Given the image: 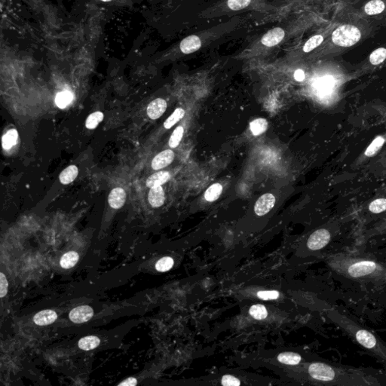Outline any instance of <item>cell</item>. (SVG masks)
I'll return each instance as SVG.
<instances>
[{
	"label": "cell",
	"mask_w": 386,
	"mask_h": 386,
	"mask_svg": "<svg viewBox=\"0 0 386 386\" xmlns=\"http://www.w3.org/2000/svg\"><path fill=\"white\" fill-rule=\"evenodd\" d=\"M308 372L314 380L335 385H379L373 381V377L363 372L333 367L321 362L311 364Z\"/></svg>",
	"instance_id": "cell-1"
},
{
	"label": "cell",
	"mask_w": 386,
	"mask_h": 386,
	"mask_svg": "<svg viewBox=\"0 0 386 386\" xmlns=\"http://www.w3.org/2000/svg\"><path fill=\"white\" fill-rule=\"evenodd\" d=\"M328 315L335 323L340 325V327L350 335L362 347L386 361V346L374 333L360 327L353 320L346 316H343L336 310L330 311Z\"/></svg>",
	"instance_id": "cell-2"
},
{
	"label": "cell",
	"mask_w": 386,
	"mask_h": 386,
	"mask_svg": "<svg viewBox=\"0 0 386 386\" xmlns=\"http://www.w3.org/2000/svg\"><path fill=\"white\" fill-rule=\"evenodd\" d=\"M332 265L339 273L351 279H370L386 274L384 266L370 259L336 257L333 259Z\"/></svg>",
	"instance_id": "cell-3"
},
{
	"label": "cell",
	"mask_w": 386,
	"mask_h": 386,
	"mask_svg": "<svg viewBox=\"0 0 386 386\" xmlns=\"http://www.w3.org/2000/svg\"><path fill=\"white\" fill-rule=\"evenodd\" d=\"M361 33L358 28L353 25H343L337 28L332 35L333 42L336 45L350 47L360 40Z\"/></svg>",
	"instance_id": "cell-4"
},
{
	"label": "cell",
	"mask_w": 386,
	"mask_h": 386,
	"mask_svg": "<svg viewBox=\"0 0 386 386\" xmlns=\"http://www.w3.org/2000/svg\"><path fill=\"white\" fill-rule=\"evenodd\" d=\"M331 235L327 229L321 228L311 235L307 241L308 248L312 251L322 249L330 242Z\"/></svg>",
	"instance_id": "cell-5"
},
{
	"label": "cell",
	"mask_w": 386,
	"mask_h": 386,
	"mask_svg": "<svg viewBox=\"0 0 386 386\" xmlns=\"http://www.w3.org/2000/svg\"><path fill=\"white\" fill-rule=\"evenodd\" d=\"M94 316V311L89 306H81L75 308L69 312V319L73 323H82L89 322Z\"/></svg>",
	"instance_id": "cell-6"
},
{
	"label": "cell",
	"mask_w": 386,
	"mask_h": 386,
	"mask_svg": "<svg viewBox=\"0 0 386 386\" xmlns=\"http://www.w3.org/2000/svg\"><path fill=\"white\" fill-rule=\"evenodd\" d=\"M275 203V197L271 193H266L259 197L255 205V211L257 215L263 216L268 214L273 208Z\"/></svg>",
	"instance_id": "cell-7"
},
{
	"label": "cell",
	"mask_w": 386,
	"mask_h": 386,
	"mask_svg": "<svg viewBox=\"0 0 386 386\" xmlns=\"http://www.w3.org/2000/svg\"><path fill=\"white\" fill-rule=\"evenodd\" d=\"M285 31L280 28H275L266 32L262 36L261 42L267 47H273L278 45L283 40L285 37Z\"/></svg>",
	"instance_id": "cell-8"
},
{
	"label": "cell",
	"mask_w": 386,
	"mask_h": 386,
	"mask_svg": "<svg viewBox=\"0 0 386 386\" xmlns=\"http://www.w3.org/2000/svg\"><path fill=\"white\" fill-rule=\"evenodd\" d=\"M174 160V153L172 150H167L161 152L153 159L152 167L154 170H160L167 167Z\"/></svg>",
	"instance_id": "cell-9"
},
{
	"label": "cell",
	"mask_w": 386,
	"mask_h": 386,
	"mask_svg": "<svg viewBox=\"0 0 386 386\" xmlns=\"http://www.w3.org/2000/svg\"><path fill=\"white\" fill-rule=\"evenodd\" d=\"M167 109V102L162 98L153 100L147 107V115L152 119L161 117Z\"/></svg>",
	"instance_id": "cell-10"
},
{
	"label": "cell",
	"mask_w": 386,
	"mask_h": 386,
	"mask_svg": "<svg viewBox=\"0 0 386 386\" xmlns=\"http://www.w3.org/2000/svg\"><path fill=\"white\" fill-rule=\"evenodd\" d=\"M201 42L197 35H192L180 42V50L186 55L196 52L201 48Z\"/></svg>",
	"instance_id": "cell-11"
},
{
	"label": "cell",
	"mask_w": 386,
	"mask_h": 386,
	"mask_svg": "<svg viewBox=\"0 0 386 386\" xmlns=\"http://www.w3.org/2000/svg\"><path fill=\"white\" fill-rule=\"evenodd\" d=\"M126 200V191L123 188L117 187L113 189L110 193L108 201L112 208L119 209L124 205Z\"/></svg>",
	"instance_id": "cell-12"
},
{
	"label": "cell",
	"mask_w": 386,
	"mask_h": 386,
	"mask_svg": "<svg viewBox=\"0 0 386 386\" xmlns=\"http://www.w3.org/2000/svg\"><path fill=\"white\" fill-rule=\"evenodd\" d=\"M58 319V315L55 311L48 310L41 311L38 312L33 317V322L39 326L51 324L54 323Z\"/></svg>",
	"instance_id": "cell-13"
},
{
	"label": "cell",
	"mask_w": 386,
	"mask_h": 386,
	"mask_svg": "<svg viewBox=\"0 0 386 386\" xmlns=\"http://www.w3.org/2000/svg\"><path fill=\"white\" fill-rule=\"evenodd\" d=\"M149 202L153 208H160L164 203L165 197L161 186L150 189L148 196Z\"/></svg>",
	"instance_id": "cell-14"
},
{
	"label": "cell",
	"mask_w": 386,
	"mask_h": 386,
	"mask_svg": "<svg viewBox=\"0 0 386 386\" xmlns=\"http://www.w3.org/2000/svg\"><path fill=\"white\" fill-rule=\"evenodd\" d=\"M171 178V174L167 171H160V172L155 173L153 175L150 176L147 180V186L149 188L160 187L162 184H165Z\"/></svg>",
	"instance_id": "cell-15"
},
{
	"label": "cell",
	"mask_w": 386,
	"mask_h": 386,
	"mask_svg": "<svg viewBox=\"0 0 386 386\" xmlns=\"http://www.w3.org/2000/svg\"><path fill=\"white\" fill-rule=\"evenodd\" d=\"M79 174V170L76 165H70L66 167L61 173L59 176L60 181L62 184H70L72 181H74L75 179Z\"/></svg>",
	"instance_id": "cell-16"
},
{
	"label": "cell",
	"mask_w": 386,
	"mask_h": 386,
	"mask_svg": "<svg viewBox=\"0 0 386 386\" xmlns=\"http://www.w3.org/2000/svg\"><path fill=\"white\" fill-rule=\"evenodd\" d=\"M79 256L78 253L76 251H69L63 255L62 259L60 261V264L63 269H69L73 267L78 261H79Z\"/></svg>",
	"instance_id": "cell-17"
},
{
	"label": "cell",
	"mask_w": 386,
	"mask_h": 386,
	"mask_svg": "<svg viewBox=\"0 0 386 386\" xmlns=\"http://www.w3.org/2000/svg\"><path fill=\"white\" fill-rule=\"evenodd\" d=\"M100 340L97 336H89L81 339L79 341V349L85 351H89L95 349L100 345Z\"/></svg>",
	"instance_id": "cell-18"
},
{
	"label": "cell",
	"mask_w": 386,
	"mask_h": 386,
	"mask_svg": "<svg viewBox=\"0 0 386 386\" xmlns=\"http://www.w3.org/2000/svg\"><path fill=\"white\" fill-rule=\"evenodd\" d=\"M278 360L282 364H288V365H297L300 363L302 357L296 353H283L279 354Z\"/></svg>",
	"instance_id": "cell-19"
},
{
	"label": "cell",
	"mask_w": 386,
	"mask_h": 386,
	"mask_svg": "<svg viewBox=\"0 0 386 386\" xmlns=\"http://www.w3.org/2000/svg\"><path fill=\"white\" fill-rule=\"evenodd\" d=\"M385 141H386V139L384 137H382V136H379L370 143V146L366 150L364 155L367 157L375 156L381 150L382 147L384 145Z\"/></svg>",
	"instance_id": "cell-20"
},
{
	"label": "cell",
	"mask_w": 386,
	"mask_h": 386,
	"mask_svg": "<svg viewBox=\"0 0 386 386\" xmlns=\"http://www.w3.org/2000/svg\"><path fill=\"white\" fill-rule=\"evenodd\" d=\"M250 129H251V132L254 135H259L267 130L268 122L262 118L255 119V120L252 121L250 124Z\"/></svg>",
	"instance_id": "cell-21"
},
{
	"label": "cell",
	"mask_w": 386,
	"mask_h": 386,
	"mask_svg": "<svg viewBox=\"0 0 386 386\" xmlns=\"http://www.w3.org/2000/svg\"><path fill=\"white\" fill-rule=\"evenodd\" d=\"M385 9V3L381 0H372L364 7L366 13L369 15H375L382 13Z\"/></svg>",
	"instance_id": "cell-22"
},
{
	"label": "cell",
	"mask_w": 386,
	"mask_h": 386,
	"mask_svg": "<svg viewBox=\"0 0 386 386\" xmlns=\"http://www.w3.org/2000/svg\"><path fill=\"white\" fill-rule=\"evenodd\" d=\"M73 95L69 91L59 92L55 97V103L60 109H64L72 102Z\"/></svg>",
	"instance_id": "cell-23"
},
{
	"label": "cell",
	"mask_w": 386,
	"mask_h": 386,
	"mask_svg": "<svg viewBox=\"0 0 386 386\" xmlns=\"http://www.w3.org/2000/svg\"><path fill=\"white\" fill-rule=\"evenodd\" d=\"M223 187L221 184H214L211 185L204 193V198L208 201H214L218 199L222 194Z\"/></svg>",
	"instance_id": "cell-24"
},
{
	"label": "cell",
	"mask_w": 386,
	"mask_h": 386,
	"mask_svg": "<svg viewBox=\"0 0 386 386\" xmlns=\"http://www.w3.org/2000/svg\"><path fill=\"white\" fill-rule=\"evenodd\" d=\"M184 116H185L184 110H183L182 108H177L174 110V113L166 119L164 123V127L166 129H171L174 125L180 122L184 117Z\"/></svg>",
	"instance_id": "cell-25"
},
{
	"label": "cell",
	"mask_w": 386,
	"mask_h": 386,
	"mask_svg": "<svg viewBox=\"0 0 386 386\" xmlns=\"http://www.w3.org/2000/svg\"><path fill=\"white\" fill-rule=\"evenodd\" d=\"M18 131L15 129L10 130L2 137V147L5 150H9L15 146L18 140Z\"/></svg>",
	"instance_id": "cell-26"
},
{
	"label": "cell",
	"mask_w": 386,
	"mask_h": 386,
	"mask_svg": "<svg viewBox=\"0 0 386 386\" xmlns=\"http://www.w3.org/2000/svg\"><path fill=\"white\" fill-rule=\"evenodd\" d=\"M250 315L257 320H263L267 317L268 312L265 306L262 305H254L250 308Z\"/></svg>",
	"instance_id": "cell-27"
},
{
	"label": "cell",
	"mask_w": 386,
	"mask_h": 386,
	"mask_svg": "<svg viewBox=\"0 0 386 386\" xmlns=\"http://www.w3.org/2000/svg\"><path fill=\"white\" fill-rule=\"evenodd\" d=\"M103 116L101 112H95V113H92L90 116L88 117L87 120L86 122V126L88 129H96L98 125L103 121Z\"/></svg>",
	"instance_id": "cell-28"
},
{
	"label": "cell",
	"mask_w": 386,
	"mask_h": 386,
	"mask_svg": "<svg viewBox=\"0 0 386 386\" xmlns=\"http://www.w3.org/2000/svg\"><path fill=\"white\" fill-rule=\"evenodd\" d=\"M184 129L182 126H178L171 134L170 140H169V147L171 148H176L178 147L180 141L182 140L184 135Z\"/></svg>",
	"instance_id": "cell-29"
},
{
	"label": "cell",
	"mask_w": 386,
	"mask_h": 386,
	"mask_svg": "<svg viewBox=\"0 0 386 386\" xmlns=\"http://www.w3.org/2000/svg\"><path fill=\"white\" fill-rule=\"evenodd\" d=\"M386 59V49L384 48H377L372 52L370 56V63L373 65H378L383 63Z\"/></svg>",
	"instance_id": "cell-30"
},
{
	"label": "cell",
	"mask_w": 386,
	"mask_h": 386,
	"mask_svg": "<svg viewBox=\"0 0 386 386\" xmlns=\"http://www.w3.org/2000/svg\"><path fill=\"white\" fill-rule=\"evenodd\" d=\"M323 38L322 35H316L312 36V38L309 39L307 42L303 46V51L306 53L314 50L315 48H317L318 46L321 45L323 42Z\"/></svg>",
	"instance_id": "cell-31"
},
{
	"label": "cell",
	"mask_w": 386,
	"mask_h": 386,
	"mask_svg": "<svg viewBox=\"0 0 386 386\" xmlns=\"http://www.w3.org/2000/svg\"><path fill=\"white\" fill-rule=\"evenodd\" d=\"M369 210L373 214H380L386 211V198L374 200L369 205Z\"/></svg>",
	"instance_id": "cell-32"
},
{
	"label": "cell",
	"mask_w": 386,
	"mask_h": 386,
	"mask_svg": "<svg viewBox=\"0 0 386 386\" xmlns=\"http://www.w3.org/2000/svg\"><path fill=\"white\" fill-rule=\"evenodd\" d=\"M174 265V259L169 257L161 258L156 265V270L159 272H164L170 270Z\"/></svg>",
	"instance_id": "cell-33"
},
{
	"label": "cell",
	"mask_w": 386,
	"mask_h": 386,
	"mask_svg": "<svg viewBox=\"0 0 386 386\" xmlns=\"http://www.w3.org/2000/svg\"><path fill=\"white\" fill-rule=\"evenodd\" d=\"M251 2V0H228L227 5L233 11H239L248 7Z\"/></svg>",
	"instance_id": "cell-34"
},
{
	"label": "cell",
	"mask_w": 386,
	"mask_h": 386,
	"mask_svg": "<svg viewBox=\"0 0 386 386\" xmlns=\"http://www.w3.org/2000/svg\"><path fill=\"white\" fill-rule=\"evenodd\" d=\"M386 234V220L383 222L377 224L374 228H371L367 233V236H373V235H383Z\"/></svg>",
	"instance_id": "cell-35"
},
{
	"label": "cell",
	"mask_w": 386,
	"mask_h": 386,
	"mask_svg": "<svg viewBox=\"0 0 386 386\" xmlns=\"http://www.w3.org/2000/svg\"><path fill=\"white\" fill-rule=\"evenodd\" d=\"M280 296V293L277 290H265V291H259L257 293V296L259 299L263 300H272V299H277Z\"/></svg>",
	"instance_id": "cell-36"
},
{
	"label": "cell",
	"mask_w": 386,
	"mask_h": 386,
	"mask_svg": "<svg viewBox=\"0 0 386 386\" xmlns=\"http://www.w3.org/2000/svg\"><path fill=\"white\" fill-rule=\"evenodd\" d=\"M8 281L2 272L0 274V296L4 297L8 293Z\"/></svg>",
	"instance_id": "cell-37"
},
{
	"label": "cell",
	"mask_w": 386,
	"mask_h": 386,
	"mask_svg": "<svg viewBox=\"0 0 386 386\" xmlns=\"http://www.w3.org/2000/svg\"><path fill=\"white\" fill-rule=\"evenodd\" d=\"M221 384H222L223 386H240V385H241V382H240V380H238V379L235 378L233 376L225 375L222 378Z\"/></svg>",
	"instance_id": "cell-38"
},
{
	"label": "cell",
	"mask_w": 386,
	"mask_h": 386,
	"mask_svg": "<svg viewBox=\"0 0 386 386\" xmlns=\"http://www.w3.org/2000/svg\"><path fill=\"white\" fill-rule=\"evenodd\" d=\"M294 79L298 82H302L305 79V72L302 69H297L294 72Z\"/></svg>",
	"instance_id": "cell-39"
},
{
	"label": "cell",
	"mask_w": 386,
	"mask_h": 386,
	"mask_svg": "<svg viewBox=\"0 0 386 386\" xmlns=\"http://www.w3.org/2000/svg\"><path fill=\"white\" fill-rule=\"evenodd\" d=\"M137 384V380L135 378H129L125 380L123 383H119V386H134Z\"/></svg>",
	"instance_id": "cell-40"
},
{
	"label": "cell",
	"mask_w": 386,
	"mask_h": 386,
	"mask_svg": "<svg viewBox=\"0 0 386 386\" xmlns=\"http://www.w3.org/2000/svg\"><path fill=\"white\" fill-rule=\"evenodd\" d=\"M103 2H111L112 0H101Z\"/></svg>",
	"instance_id": "cell-41"
}]
</instances>
